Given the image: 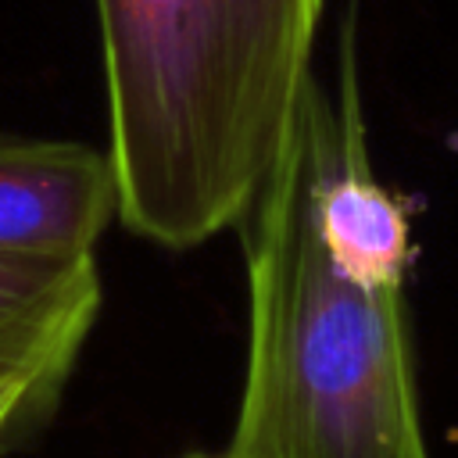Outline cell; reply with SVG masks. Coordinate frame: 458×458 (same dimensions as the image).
I'll return each instance as SVG.
<instances>
[{"mask_svg": "<svg viewBox=\"0 0 458 458\" xmlns=\"http://www.w3.org/2000/svg\"><path fill=\"white\" fill-rule=\"evenodd\" d=\"M247 369L229 458H429L404 311L411 218L369 157L354 21L240 222Z\"/></svg>", "mask_w": 458, "mask_h": 458, "instance_id": "1", "label": "cell"}, {"mask_svg": "<svg viewBox=\"0 0 458 458\" xmlns=\"http://www.w3.org/2000/svg\"><path fill=\"white\" fill-rule=\"evenodd\" d=\"M118 218L190 250L236 229L311 82L326 0H93Z\"/></svg>", "mask_w": 458, "mask_h": 458, "instance_id": "2", "label": "cell"}, {"mask_svg": "<svg viewBox=\"0 0 458 458\" xmlns=\"http://www.w3.org/2000/svg\"><path fill=\"white\" fill-rule=\"evenodd\" d=\"M122 211V186L107 147L0 132V254H93Z\"/></svg>", "mask_w": 458, "mask_h": 458, "instance_id": "3", "label": "cell"}, {"mask_svg": "<svg viewBox=\"0 0 458 458\" xmlns=\"http://www.w3.org/2000/svg\"><path fill=\"white\" fill-rule=\"evenodd\" d=\"M100 301L93 254H0V379L32 376L61 390L100 315Z\"/></svg>", "mask_w": 458, "mask_h": 458, "instance_id": "4", "label": "cell"}, {"mask_svg": "<svg viewBox=\"0 0 458 458\" xmlns=\"http://www.w3.org/2000/svg\"><path fill=\"white\" fill-rule=\"evenodd\" d=\"M61 390H54L50 383L43 379H32V376H11V379H0V444L7 440V433L14 426H21L25 419L32 415H43L54 397Z\"/></svg>", "mask_w": 458, "mask_h": 458, "instance_id": "5", "label": "cell"}, {"mask_svg": "<svg viewBox=\"0 0 458 458\" xmlns=\"http://www.w3.org/2000/svg\"><path fill=\"white\" fill-rule=\"evenodd\" d=\"M182 458H229V454H182Z\"/></svg>", "mask_w": 458, "mask_h": 458, "instance_id": "6", "label": "cell"}]
</instances>
